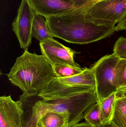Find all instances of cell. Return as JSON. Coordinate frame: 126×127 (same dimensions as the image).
I'll return each instance as SVG.
<instances>
[{
	"label": "cell",
	"mask_w": 126,
	"mask_h": 127,
	"mask_svg": "<svg viewBox=\"0 0 126 127\" xmlns=\"http://www.w3.org/2000/svg\"><path fill=\"white\" fill-rule=\"evenodd\" d=\"M84 9L87 22L114 27L126 14V0H99L89 9Z\"/></svg>",
	"instance_id": "4"
},
{
	"label": "cell",
	"mask_w": 126,
	"mask_h": 127,
	"mask_svg": "<svg viewBox=\"0 0 126 127\" xmlns=\"http://www.w3.org/2000/svg\"><path fill=\"white\" fill-rule=\"evenodd\" d=\"M98 102L96 87L67 97L44 101L40 97L35 104L38 120L49 111L65 113L69 115V127L78 124L84 117L87 109Z\"/></svg>",
	"instance_id": "3"
},
{
	"label": "cell",
	"mask_w": 126,
	"mask_h": 127,
	"mask_svg": "<svg viewBox=\"0 0 126 127\" xmlns=\"http://www.w3.org/2000/svg\"><path fill=\"white\" fill-rule=\"evenodd\" d=\"M14 86L26 95L39 93L57 77L53 65L42 55L24 51L7 74Z\"/></svg>",
	"instance_id": "2"
},
{
	"label": "cell",
	"mask_w": 126,
	"mask_h": 127,
	"mask_svg": "<svg viewBox=\"0 0 126 127\" xmlns=\"http://www.w3.org/2000/svg\"><path fill=\"white\" fill-rule=\"evenodd\" d=\"M36 14L44 18L60 15L76 8L73 0H28Z\"/></svg>",
	"instance_id": "9"
},
{
	"label": "cell",
	"mask_w": 126,
	"mask_h": 127,
	"mask_svg": "<svg viewBox=\"0 0 126 127\" xmlns=\"http://www.w3.org/2000/svg\"><path fill=\"white\" fill-rule=\"evenodd\" d=\"M111 122L118 127H126V97L117 93Z\"/></svg>",
	"instance_id": "14"
},
{
	"label": "cell",
	"mask_w": 126,
	"mask_h": 127,
	"mask_svg": "<svg viewBox=\"0 0 126 127\" xmlns=\"http://www.w3.org/2000/svg\"><path fill=\"white\" fill-rule=\"evenodd\" d=\"M98 127H118L116 125H115L111 122H107L102 124L100 126Z\"/></svg>",
	"instance_id": "23"
},
{
	"label": "cell",
	"mask_w": 126,
	"mask_h": 127,
	"mask_svg": "<svg viewBox=\"0 0 126 127\" xmlns=\"http://www.w3.org/2000/svg\"><path fill=\"white\" fill-rule=\"evenodd\" d=\"M77 8L89 7L97 0H73Z\"/></svg>",
	"instance_id": "20"
},
{
	"label": "cell",
	"mask_w": 126,
	"mask_h": 127,
	"mask_svg": "<svg viewBox=\"0 0 126 127\" xmlns=\"http://www.w3.org/2000/svg\"><path fill=\"white\" fill-rule=\"evenodd\" d=\"M32 33L33 37L40 42L49 38H53L45 18L40 14H36L33 22Z\"/></svg>",
	"instance_id": "13"
},
{
	"label": "cell",
	"mask_w": 126,
	"mask_h": 127,
	"mask_svg": "<svg viewBox=\"0 0 126 127\" xmlns=\"http://www.w3.org/2000/svg\"><path fill=\"white\" fill-rule=\"evenodd\" d=\"M42 55L53 65L61 64L81 67L75 62L74 57L77 52L67 47L52 38H49L40 42Z\"/></svg>",
	"instance_id": "7"
},
{
	"label": "cell",
	"mask_w": 126,
	"mask_h": 127,
	"mask_svg": "<svg viewBox=\"0 0 126 127\" xmlns=\"http://www.w3.org/2000/svg\"><path fill=\"white\" fill-rule=\"evenodd\" d=\"M52 82L71 86H96L94 75L91 68H84L81 73L72 77L55 78Z\"/></svg>",
	"instance_id": "11"
},
{
	"label": "cell",
	"mask_w": 126,
	"mask_h": 127,
	"mask_svg": "<svg viewBox=\"0 0 126 127\" xmlns=\"http://www.w3.org/2000/svg\"><path fill=\"white\" fill-rule=\"evenodd\" d=\"M45 18L53 36L69 43H92L110 37L116 31L115 26H99L87 22L83 8Z\"/></svg>",
	"instance_id": "1"
},
{
	"label": "cell",
	"mask_w": 126,
	"mask_h": 127,
	"mask_svg": "<svg viewBox=\"0 0 126 127\" xmlns=\"http://www.w3.org/2000/svg\"><path fill=\"white\" fill-rule=\"evenodd\" d=\"M84 119L94 127H98L102 124L99 102L92 104L87 109Z\"/></svg>",
	"instance_id": "16"
},
{
	"label": "cell",
	"mask_w": 126,
	"mask_h": 127,
	"mask_svg": "<svg viewBox=\"0 0 126 127\" xmlns=\"http://www.w3.org/2000/svg\"><path fill=\"white\" fill-rule=\"evenodd\" d=\"M69 117L67 113L49 111L38 120L37 127H69Z\"/></svg>",
	"instance_id": "12"
},
{
	"label": "cell",
	"mask_w": 126,
	"mask_h": 127,
	"mask_svg": "<svg viewBox=\"0 0 126 127\" xmlns=\"http://www.w3.org/2000/svg\"><path fill=\"white\" fill-rule=\"evenodd\" d=\"M116 95L117 93H114L101 101H98L100 104L102 124L111 121Z\"/></svg>",
	"instance_id": "15"
},
{
	"label": "cell",
	"mask_w": 126,
	"mask_h": 127,
	"mask_svg": "<svg viewBox=\"0 0 126 127\" xmlns=\"http://www.w3.org/2000/svg\"><path fill=\"white\" fill-rule=\"evenodd\" d=\"M120 93L123 96L126 97V89L124 90V91H123V92H120Z\"/></svg>",
	"instance_id": "24"
},
{
	"label": "cell",
	"mask_w": 126,
	"mask_h": 127,
	"mask_svg": "<svg viewBox=\"0 0 126 127\" xmlns=\"http://www.w3.org/2000/svg\"><path fill=\"white\" fill-rule=\"evenodd\" d=\"M126 30V14L118 23L116 27V31H120Z\"/></svg>",
	"instance_id": "21"
},
{
	"label": "cell",
	"mask_w": 126,
	"mask_h": 127,
	"mask_svg": "<svg viewBox=\"0 0 126 127\" xmlns=\"http://www.w3.org/2000/svg\"><path fill=\"white\" fill-rule=\"evenodd\" d=\"M54 71L57 78L72 77L81 73L84 70L81 67H75L65 64H55L53 66Z\"/></svg>",
	"instance_id": "18"
},
{
	"label": "cell",
	"mask_w": 126,
	"mask_h": 127,
	"mask_svg": "<svg viewBox=\"0 0 126 127\" xmlns=\"http://www.w3.org/2000/svg\"><path fill=\"white\" fill-rule=\"evenodd\" d=\"M119 60L113 53L102 57L91 68L95 78L98 101L118 93L115 70Z\"/></svg>",
	"instance_id": "5"
},
{
	"label": "cell",
	"mask_w": 126,
	"mask_h": 127,
	"mask_svg": "<svg viewBox=\"0 0 126 127\" xmlns=\"http://www.w3.org/2000/svg\"><path fill=\"white\" fill-rule=\"evenodd\" d=\"M22 114L19 101L13 100L10 95L0 97V127H23Z\"/></svg>",
	"instance_id": "8"
},
{
	"label": "cell",
	"mask_w": 126,
	"mask_h": 127,
	"mask_svg": "<svg viewBox=\"0 0 126 127\" xmlns=\"http://www.w3.org/2000/svg\"><path fill=\"white\" fill-rule=\"evenodd\" d=\"M69 127H94L87 122H82L72 125Z\"/></svg>",
	"instance_id": "22"
},
{
	"label": "cell",
	"mask_w": 126,
	"mask_h": 127,
	"mask_svg": "<svg viewBox=\"0 0 126 127\" xmlns=\"http://www.w3.org/2000/svg\"><path fill=\"white\" fill-rule=\"evenodd\" d=\"M36 14L28 0H21L17 16L12 24V29L20 47L24 51L28 50L32 43L33 22Z\"/></svg>",
	"instance_id": "6"
},
{
	"label": "cell",
	"mask_w": 126,
	"mask_h": 127,
	"mask_svg": "<svg viewBox=\"0 0 126 127\" xmlns=\"http://www.w3.org/2000/svg\"><path fill=\"white\" fill-rule=\"evenodd\" d=\"M114 53L120 59L126 60V38L120 37L114 45Z\"/></svg>",
	"instance_id": "19"
},
{
	"label": "cell",
	"mask_w": 126,
	"mask_h": 127,
	"mask_svg": "<svg viewBox=\"0 0 126 127\" xmlns=\"http://www.w3.org/2000/svg\"><path fill=\"white\" fill-rule=\"evenodd\" d=\"M39 97L38 93L29 95L23 93L19 97L18 101L22 110V127H37L38 119L36 116L35 105Z\"/></svg>",
	"instance_id": "10"
},
{
	"label": "cell",
	"mask_w": 126,
	"mask_h": 127,
	"mask_svg": "<svg viewBox=\"0 0 126 127\" xmlns=\"http://www.w3.org/2000/svg\"><path fill=\"white\" fill-rule=\"evenodd\" d=\"M115 78L118 93L126 89V60L120 59L115 67Z\"/></svg>",
	"instance_id": "17"
}]
</instances>
